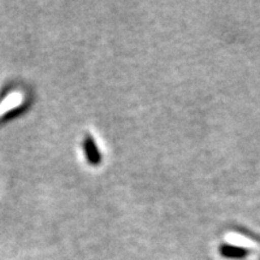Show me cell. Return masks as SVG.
Returning <instances> with one entry per match:
<instances>
[{
    "mask_svg": "<svg viewBox=\"0 0 260 260\" xmlns=\"http://www.w3.org/2000/svg\"><path fill=\"white\" fill-rule=\"evenodd\" d=\"M27 105H21L18 107H15V109L10 110V111H8L5 113L4 116L2 117V119H0V122L4 123V122H9V121H12V119L17 118V117H19L22 115V113L25 112V110H27Z\"/></svg>",
    "mask_w": 260,
    "mask_h": 260,
    "instance_id": "3",
    "label": "cell"
},
{
    "mask_svg": "<svg viewBox=\"0 0 260 260\" xmlns=\"http://www.w3.org/2000/svg\"><path fill=\"white\" fill-rule=\"evenodd\" d=\"M219 253L220 255L226 259H243L249 255L251 251L248 248H245V247L224 243V245L219 246Z\"/></svg>",
    "mask_w": 260,
    "mask_h": 260,
    "instance_id": "2",
    "label": "cell"
},
{
    "mask_svg": "<svg viewBox=\"0 0 260 260\" xmlns=\"http://www.w3.org/2000/svg\"><path fill=\"white\" fill-rule=\"evenodd\" d=\"M83 151L90 165H93V167L100 165V162H102V153H100L99 147H98V145L90 134H86V136H84Z\"/></svg>",
    "mask_w": 260,
    "mask_h": 260,
    "instance_id": "1",
    "label": "cell"
},
{
    "mask_svg": "<svg viewBox=\"0 0 260 260\" xmlns=\"http://www.w3.org/2000/svg\"><path fill=\"white\" fill-rule=\"evenodd\" d=\"M236 230H237V233L242 234V235L249 237V239H253L255 242L260 243V235H258V234H255V233H253L252 230L246 229V228H242V226H237Z\"/></svg>",
    "mask_w": 260,
    "mask_h": 260,
    "instance_id": "4",
    "label": "cell"
}]
</instances>
